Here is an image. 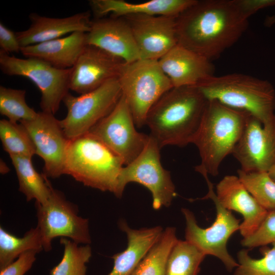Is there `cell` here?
<instances>
[{"label":"cell","mask_w":275,"mask_h":275,"mask_svg":"<svg viewBox=\"0 0 275 275\" xmlns=\"http://www.w3.org/2000/svg\"><path fill=\"white\" fill-rule=\"evenodd\" d=\"M248 19L235 0H197L176 17L178 44L211 61L240 39Z\"/></svg>","instance_id":"6da1fadb"},{"label":"cell","mask_w":275,"mask_h":275,"mask_svg":"<svg viewBox=\"0 0 275 275\" xmlns=\"http://www.w3.org/2000/svg\"><path fill=\"white\" fill-rule=\"evenodd\" d=\"M208 100L195 86L173 87L152 106L146 119L150 135L161 149L192 144Z\"/></svg>","instance_id":"7a4b0ae2"},{"label":"cell","mask_w":275,"mask_h":275,"mask_svg":"<svg viewBox=\"0 0 275 275\" xmlns=\"http://www.w3.org/2000/svg\"><path fill=\"white\" fill-rule=\"evenodd\" d=\"M250 114L215 100H208L199 128L192 144L197 147L201 163L195 170L213 176L219 173L224 159L232 153Z\"/></svg>","instance_id":"3957f363"},{"label":"cell","mask_w":275,"mask_h":275,"mask_svg":"<svg viewBox=\"0 0 275 275\" xmlns=\"http://www.w3.org/2000/svg\"><path fill=\"white\" fill-rule=\"evenodd\" d=\"M195 87L207 100L244 111L263 124L275 116V90L267 80L234 73L213 75Z\"/></svg>","instance_id":"277c9868"},{"label":"cell","mask_w":275,"mask_h":275,"mask_svg":"<svg viewBox=\"0 0 275 275\" xmlns=\"http://www.w3.org/2000/svg\"><path fill=\"white\" fill-rule=\"evenodd\" d=\"M124 166L119 156L87 133L70 140L64 175L71 176L86 186L109 191L117 197Z\"/></svg>","instance_id":"5b68a950"},{"label":"cell","mask_w":275,"mask_h":275,"mask_svg":"<svg viewBox=\"0 0 275 275\" xmlns=\"http://www.w3.org/2000/svg\"><path fill=\"white\" fill-rule=\"evenodd\" d=\"M118 79L138 127L145 125L147 115L152 106L173 88L158 60H155L142 59L125 63Z\"/></svg>","instance_id":"8992f818"},{"label":"cell","mask_w":275,"mask_h":275,"mask_svg":"<svg viewBox=\"0 0 275 275\" xmlns=\"http://www.w3.org/2000/svg\"><path fill=\"white\" fill-rule=\"evenodd\" d=\"M200 173L204 177L208 187L207 194L201 199H210L213 201L216 217L210 227L202 228L198 225L193 213L188 209L182 208L186 221L185 239L205 255H210L218 258L227 270L231 271L238 266V263L229 253L227 244L230 237L239 230L240 221L219 202L208 174L205 171Z\"/></svg>","instance_id":"52a82bcc"},{"label":"cell","mask_w":275,"mask_h":275,"mask_svg":"<svg viewBox=\"0 0 275 275\" xmlns=\"http://www.w3.org/2000/svg\"><path fill=\"white\" fill-rule=\"evenodd\" d=\"M122 95L117 78L78 96L68 93L62 101L67 108V115L60 120L66 138L73 140L87 134L112 112Z\"/></svg>","instance_id":"ba28073f"},{"label":"cell","mask_w":275,"mask_h":275,"mask_svg":"<svg viewBox=\"0 0 275 275\" xmlns=\"http://www.w3.org/2000/svg\"><path fill=\"white\" fill-rule=\"evenodd\" d=\"M0 69L9 76H21L32 81L41 93L42 111L54 115L69 93L71 68H56L35 58L22 59L0 50Z\"/></svg>","instance_id":"9c48e42d"},{"label":"cell","mask_w":275,"mask_h":275,"mask_svg":"<svg viewBox=\"0 0 275 275\" xmlns=\"http://www.w3.org/2000/svg\"><path fill=\"white\" fill-rule=\"evenodd\" d=\"M38 224L43 250L52 249V241L57 237H68L77 244H89L91 237L89 221L78 215L77 207L67 200L59 190L52 188L43 204L35 203Z\"/></svg>","instance_id":"30bf717a"},{"label":"cell","mask_w":275,"mask_h":275,"mask_svg":"<svg viewBox=\"0 0 275 275\" xmlns=\"http://www.w3.org/2000/svg\"><path fill=\"white\" fill-rule=\"evenodd\" d=\"M160 149L155 140L150 135L149 140L142 153L122 169L118 181L117 197H121L128 183L136 182L150 191L154 209L170 205L176 193L170 172L161 164Z\"/></svg>","instance_id":"8fae6325"},{"label":"cell","mask_w":275,"mask_h":275,"mask_svg":"<svg viewBox=\"0 0 275 275\" xmlns=\"http://www.w3.org/2000/svg\"><path fill=\"white\" fill-rule=\"evenodd\" d=\"M130 109L122 95L112 112L88 133L119 156L126 166L143 151L150 135L138 132Z\"/></svg>","instance_id":"7c38bea8"},{"label":"cell","mask_w":275,"mask_h":275,"mask_svg":"<svg viewBox=\"0 0 275 275\" xmlns=\"http://www.w3.org/2000/svg\"><path fill=\"white\" fill-rule=\"evenodd\" d=\"M19 123L31 138L36 154L44 162L43 174L52 178L64 175L70 140L65 136L60 120L54 115L42 111L34 119Z\"/></svg>","instance_id":"4fadbf2b"},{"label":"cell","mask_w":275,"mask_h":275,"mask_svg":"<svg viewBox=\"0 0 275 275\" xmlns=\"http://www.w3.org/2000/svg\"><path fill=\"white\" fill-rule=\"evenodd\" d=\"M245 172H267L275 162V116L263 124L250 115L232 153Z\"/></svg>","instance_id":"5bb4252c"},{"label":"cell","mask_w":275,"mask_h":275,"mask_svg":"<svg viewBox=\"0 0 275 275\" xmlns=\"http://www.w3.org/2000/svg\"><path fill=\"white\" fill-rule=\"evenodd\" d=\"M122 17L131 29L142 59L158 60L178 44L177 17L133 14Z\"/></svg>","instance_id":"9a60e30c"},{"label":"cell","mask_w":275,"mask_h":275,"mask_svg":"<svg viewBox=\"0 0 275 275\" xmlns=\"http://www.w3.org/2000/svg\"><path fill=\"white\" fill-rule=\"evenodd\" d=\"M125 63L99 48L87 45L71 68L70 90L81 95L118 79Z\"/></svg>","instance_id":"2e32d148"},{"label":"cell","mask_w":275,"mask_h":275,"mask_svg":"<svg viewBox=\"0 0 275 275\" xmlns=\"http://www.w3.org/2000/svg\"><path fill=\"white\" fill-rule=\"evenodd\" d=\"M87 45L99 48L126 63L142 59L131 29L123 17L92 20L86 33Z\"/></svg>","instance_id":"e0dca14e"},{"label":"cell","mask_w":275,"mask_h":275,"mask_svg":"<svg viewBox=\"0 0 275 275\" xmlns=\"http://www.w3.org/2000/svg\"><path fill=\"white\" fill-rule=\"evenodd\" d=\"M215 194L225 208L242 215L239 230L243 238L257 230L267 213L268 211L250 194L238 176L226 175L223 177L216 185Z\"/></svg>","instance_id":"ac0fdd59"},{"label":"cell","mask_w":275,"mask_h":275,"mask_svg":"<svg viewBox=\"0 0 275 275\" xmlns=\"http://www.w3.org/2000/svg\"><path fill=\"white\" fill-rule=\"evenodd\" d=\"M158 61L173 87L196 86L214 75L210 60L178 44Z\"/></svg>","instance_id":"d6986e66"},{"label":"cell","mask_w":275,"mask_h":275,"mask_svg":"<svg viewBox=\"0 0 275 275\" xmlns=\"http://www.w3.org/2000/svg\"><path fill=\"white\" fill-rule=\"evenodd\" d=\"M89 11L82 12L64 18H52L36 13L29 15L30 27L16 32L21 47L63 37L74 32L88 33L92 20Z\"/></svg>","instance_id":"ffe728a7"},{"label":"cell","mask_w":275,"mask_h":275,"mask_svg":"<svg viewBox=\"0 0 275 275\" xmlns=\"http://www.w3.org/2000/svg\"><path fill=\"white\" fill-rule=\"evenodd\" d=\"M197 0H151L131 3L123 0H91L89 4L96 19L111 16L122 17L133 14L177 17Z\"/></svg>","instance_id":"44dd1931"},{"label":"cell","mask_w":275,"mask_h":275,"mask_svg":"<svg viewBox=\"0 0 275 275\" xmlns=\"http://www.w3.org/2000/svg\"><path fill=\"white\" fill-rule=\"evenodd\" d=\"M87 45L86 33L74 32L56 39L21 48L25 58L43 60L62 69L73 67Z\"/></svg>","instance_id":"7402d4cb"},{"label":"cell","mask_w":275,"mask_h":275,"mask_svg":"<svg viewBox=\"0 0 275 275\" xmlns=\"http://www.w3.org/2000/svg\"><path fill=\"white\" fill-rule=\"evenodd\" d=\"M120 228L127 234L128 245L113 256L114 267L108 275H130L162 232L160 227L132 229L125 222H121Z\"/></svg>","instance_id":"603a6c76"},{"label":"cell","mask_w":275,"mask_h":275,"mask_svg":"<svg viewBox=\"0 0 275 275\" xmlns=\"http://www.w3.org/2000/svg\"><path fill=\"white\" fill-rule=\"evenodd\" d=\"M10 157L16 172L19 190L26 201L35 200L36 203H44L52 188L47 177L35 170L31 157L20 155H10Z\"/></svg>","instance_id":"cb8c5ba5"},{"label":"cell","mask_w":275,"mask_h":275,"mask_svg":"<svg viewBox=\"0 0 275 275\" xmlns=\"http://www.w3.org/2000/svg\"><path fill=\"white\" fill-rule=\"evenodd\" d=\"M177 240L175 228H166L130 275H166L168 260Z\"/></svg>","instance_id":"d4e9b609"},{"label":"cell","mask_w":275,"mask_h":275,"mask_svg":"<svg viewBox=\"0 0 275 275\" xmlns=\"http://www.w3.org/2000/svg\"><path fill=\"white\" fill-rule=\"evenodd\" d=\"M43 250L39 229L31 228L22 237H18L0 227V270L14 262L21 254L29 251L38 253Z\"/></svg>","instance_id":"484cf974"},{"label":"cell","mask_w":275,"mask_h":275,"mask_svg":"<svg viewBox=\"0 0 275 275\" xmlns=\"http://www.w3.org/2000/svg\"><path fill=\"white\" fill-rule=\"evenodd\" d=\"M205 256L186 240H177L168 260L166 275H198Z\"/></svg>","instance_id":"4316f807"},{"label":"cell","mask_w":275,"mask_h":275,"mask_svg":"<svg viewBox=\"0 0 275 275\" xmlns=\"http://www.w3.org/2000/svg\"><path fill=\"white\" fill-rule=\"evenodd\" d=\"M60 243L64 246L63 256L60 262L50 270V275H86V263L92 255L89 244L79 246L65 237L61 238Z\"/></svg>","instance_id":"83f0119b"},{"label":"cell","mask_w":275,"mask_h":275,"mask_svg":"<svg viewBox=\"0 0 275 275\" xmlns=\"http://www.w3.org/2000/svg\"><path fill=\"white\" fill-rule=\"evenodd\" d=\"M0 139L4 150L9 156L20 155L32 158L36 154L32 140L21 123L6 119L1 120Z\"/></svg>","instance_id":"f1b7e54d"},{"label":"cell","mask_w":275,"mask_h":275,"mask_svg":"<svg viewBox=\"0 0 275 275\" xmlns=\"http://www.w3.org/2000/svg\"><path fill=\"white\" fill-rule=\"evenodd\" d=\"M238 177L250 194L267 211L275 210V182L267 172L237 171Z\"/></svg>","instance_id":"f546056e"},{"label":"cell","mask_w":275,"mask_h":275,"mask_svg":"<svg viewBox=\"0 0 275 275\" xmlns=\"http://www.w3.org/2000/svg\"><path fill=\"white\" fill-rule=\"evenodd\" d=\"M26 91L0 86V113L12 122L29 121L35 118L38 113L25 101Z\"/></svg>","instance_id":"4dcf8cb0"},{"label":"cell","mask_w":275,"mask_h":275,"mask_svg":"<svg viewBox=\"0 0 275 275\" xmlns=\"http://www.w3.org/2000/svg\"><path fill=\"white\" fill-rule=\"evenodd\" d=\"M270 249L262 250V258L255 259L245 249L237 254L238 265L234 275H275V242Z\"/></svg>","instance_id":"1f68e13d"},{"label":"cell","mask_w":275,"mask_h":275,"mask_svg":"<svg viewBox=\"0 0 275 275\" xmlns=\"http://www.w3.org/2000/svg\"><path fill=\"white\" fill-rule=\"evenodd\" d=\"M275 242V210L268 211L264 219L251 235L243 238L241 244L248 248Z\"/></svg>","instance_id":"d6a6232c"},{"label":"cell","mask_w":275,"mask_h":275,"mask_svg":"<svg viewBox=\"0 0 275 275\" xmlns=\"http://www.w3.org/2000/svg\"><path fill=\"white\" fill-rule=\"evenodd\" d=\"M37 253L34 251L23 253L16 261L1 269L0 275H24L32 267Z\"/></svg>","instance_id":"836d02e7"},{"label":"cell","mask_w":275,"mask_h":275,"mask_svg":"<svg viewBox=\"0 0 275 275\" xmlns=\"http://www.w3.org/2000/svg\"><path fill=\"white\" fill-rule=\"evenodd\" d=\"M0 48L1 50L9 53L20 52L21 46L17 39L16 32L0 23Z\"/></svg>","instance_id":"e575fe53"},{"label":"cell","mask_w":275,"mask_h":275,"mask_svg":"<svg viewBox=\"0 0 275 275\" xmlns=\"http://www.w3.org/2000/svg\"><path fill=\"white\" fill-rule=\"evenodd\" d=\"M235 2L248 19L260 9L275 6V0H235Z\"/></svg>","instance_id":"d590c367"},{"label":"cell","mask_w":275,"mask_h":275,"mask_svg":"<svg viewBox=\"0 0 275 275\" xmlns=\"http://www.w3.org/2000/svg\"><path fill=\"white\" fill-rule=\"evenodd\" d=\"M10 169L6 163L2 159L0 161V172L2 174H6L8 173Z\"/></svg>","instance_id":"8d00e7d4"},{"label":"cell","mask_w":275,"mask_h":275,"mask_svg":"<svg viewBox=\"0 0 275 275\" xmlns=\"http://www.w3.org/2000/svg\"><path fill=\"white\" fill-rule=\"evenodd\" d=\"M270 177L275 182V162L267 171Z\"/></svg>","instance_id":"74e56055"}]
</instances>
